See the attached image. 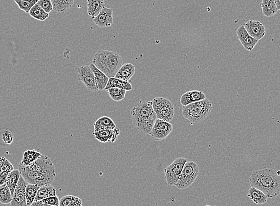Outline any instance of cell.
Returning a JSON list of instances; mask_svg holds the SVG:
<instances>
[{
	"label": "cell",
	"mask_w": 280,
	"mask_h": 206,
	"mask_svg": "<svg viewBox=\"0 0 280 206\" xmlns=\"http://www.w3.org/2000/svg\"><path fill=\"white\" fill-rule=\"evenodd\" d=\"M10 172H5L2 173L1 175H0V186L4 185V184L6 183L8 175H9Z\"/></svg>",
	"instance_id": "74e56055"
},
{
	"label": "cell",
	"mask_w": 280,
	"mask_h": 206,
	"mask_svg": "<svg viewBox=\"0 0 280 206\" xmlns=\"http://www.w3.org/2000/svg\"><path fill=\"white\" fill-rule=\"evenodd\" d=\"M43 205H44V206H51V205H44V204H43Z\"/></svg>",
	"instance_id": "b9f144b4"
},
{
	"label": "cell",
	"mask_w": 280,
	"mask_h": 206,
	"mask_svg": "<svg viewBox=\"0 0 280 206\" xmlns=\"http://www.w3.org/2000/svg\"><path fill=\"white\" fill-rule=\"evenodd\" d=\"M94 132L103 131V130L114 129L116 125L112 119L108 116H102L94 124Z\"/></svg>",
	"instance_id": "44dd1931"
},
{
	"label": "cell",
	"mask_w": 280,
	"mask_h": 206,
	"mask_svg": "<svg viewBox=\"0 0 280 206\" xmlns=\"http://www.w3.org/2000/svg\"><path fill=\"white\" fill-rule=\"evenodd\" d=\"M206 99V96L202 92L194 90L187 92L181 96L180 99V103L183 106L192 103L201 101V100Z\"/></svg>",
	"instance_id": "2e32d148"
},
{
	"label": "cell",
	"mask_w": 280,
	"mask_h": 206,
	"mask_svg": "<svg viewBox=\"0 0 280 206\" xmlns=\"http://www.w3.org/2000/svg\"><path fill=\"white\" fill-rule=\"evenodd\" d=\"M135 67L131 63H126L121 66L115 75V78L120 80L129 81L134 76Z\"/></svg>",
	"instance_id": "d6986e66"
},
{
	"label": "cell",
	"mask_w": 280,
	"mask_h": 206,
	"mask_svg": "<svg viewBox=\"0 0 280 206\" xmlns=\"http://www.w3.org/2000/svg\"></svg>",
	"instance_id": "7bdbcfd3"
},
{
	"label": "cell",
	"mask_w": 280,
	"mask_h": 206,
	"mask_svg": "<svg viewBox=\"0 0 280 206\" xmlns=\"http://www.w3.org/2000/svg\"><path fill=\"white\" fill-rule=\"evenodd\" d=\"M187 160L184 157H178L164 170L165 178L168 185L175 186L178 181Z\"/></svg>",
	"instance_id": "ba28073f"
},
{
	"label": "cell",
	"mask_w": 280,
	"mask_h": 206,
	"mask_svg": "<svg viewBox=\"0 0 280 206\" xmlns=\"http://www.w3.org/2000/svg\"><path fill=\"white\" fill-rule=\"evenodd\" d=\"M13 170H14V168H13L12 164L5 158L4 162H2L1 167H0V175L5 172H12Z\"/></svg>",
	"instance_id": "d590c367"
},
{
	"label": "cell",
	"mask_w": 280,
	"mask_h": 206,
	"mask_svg": "<svg viewBox=\"0 0 280 206\" xmlns=\"http://www.w3.org/2000/svg\"><path fill=\"white\" fill-rule=\"evenodd\" d=\"M111 99L116 102L122 101L126 97L127 91L124 89L111 88L107 90Z\"/></svg>",
	"instance_id": "1f68e13d"
},
{
	"label": "cell",
	"mask_w": 280,
	"mask_h": 206,
	"mask_svg": "<svg viewBox=\"0 0 280 206\" xmlns=\"http://www.w3.org/2000/svg\"><path fill=\"white\" fill-rule=\"evenodd\" d=\"M87 13L92 20L105 7V0H86Z\"/></svg>",
	"instance_id": "e0dca14e"
},
{
	"label": "cell",
	"mask_w": 280,
	"mask_h": 206,
	"mask_svg": "<svg viewBox=\"0 0 280 206\" xmlns=\"http://www.w3.org/2000/svg\"><path fill=\"white\" fill-rule=\"evenodd\" d=\"M244 26L248 34L258 41L263 39L266 34L265 26L259 21H249Z\"/></svg>",
	"instance_id": "7c38bea8"
},
{
	"label": "cell",
	"mask_w": 280,
	"mask_h": 206,
	"mask_svg": "<svg viewBox=\"0 0 280 206\" xmlns=\"http://www.w3.org/2000/svg\"><path fill=\"white\" fill-rule=\"evenodd\" d=\"M198 174H199V167L196 163L187 161L175 186L179 189L189 188L194 183Z\"/></svg>",
	"instance_id": "52a82bcc"
},
{
	"label": "cell",
	"mask_w": 280,
	"mask_h": 206,
	"mask_svg": "<svg viewBox=\"0 0 280 206\" xmlns=\"http://www.w3.org/2000/svg\"><path fill=\"white\" fill-rule=\"evenodd\" d=\"M39 1V0H14L19 8L26 13H29L31 8L37 4Z\"/></svg>",
	"instance_id": "d6a6232c"
},
{
	"label": "cell",
	"mask_w": 280,
	"mask_h": 206,
	"mask_svg": "<svg viewBox=\"0 0 280 206\" xmlns=\"http://www.w3.org/2000/svg\"><path fill=\"white\" fill-rule=\"evenodd\" d=\"M21 177V173L19 169L13 170L8 175L5 184L9 187L12 196L13 193H14L16 186L18 185Z\"/></svg>",
	"instance_id": "484cf974"
},
{
	"label": "cell",
	"mask_w": 280,
	"mask_h": 206,
	"mask_svg": "<svg viewBox=\"0 0 280 206\" xmlns=\"http://www.w3.org/2000/svg\"><path fill=\"white\" fill-rule=\"evenodd\" d=\"M247 196L256 205L266 204L268 199L262 191L252 186L247 192Z\"/></svg>",
	"instance_id": "ffe728a7"
},
{
	"label": "cell",
	"mask_w": 280,
	"mask_h": 206,
	"mask_svg": "<svg viewBox=\"0 0 280 206\" xmlns=\"http://www.w3.org/2000/svg\"><path fill=\"white\" fill-rule=\"evenodd\" d=\"M157 119L170 123L174 117V105L170 100L164 97H156L151 101Z\"/></svg>",
	"instance_id": "8992f818"
},
{
	"label": "cell",
	"mask_w": 280,
	"mask_h": 206,
	"mask_svg": "<svg viewBox=\"0 0 280 206\" xmlns=\"http://www.w3.org/2000/svg\"><path fill=\"white\" fill-rule=\"evenodd\" d=\"M57 196L56 189L53 185H47L41 186L38 191L35 202L40 201L48 197Z\"/></svg>",
	"instance_id": "d4e9b609"
},
{
	"label": "cell",
	"mask_w": 280,
	"mask_h": 206,
	"mask_svg": "<svg viewBox=\"0 0 280 206\" xmlns=\"http://www.w3.org/2000/svg\"><path fill=\"white\" fill-rule=\"evenodd\" d=\"M51 2L53 5V10L64 14L72 7L75 0H51Z\"/></svg>",
	"instance_id": "cb8c5ba5"
},
{
	"label": "cell",
	"mask_w": 280,
	"mask_h": 206,
	"mask_svg": "<svg viewBox=\"0 0 280 206\" xmlns=\"http://www.w3.org/2000/svg\"><path fill=\"white\" fill-rule=\"evenodd\" d=\"M0 137L2 142L8 145L11 144L14 139L12 132L8 129H5L3 132H0Z\"/></svg>",
	"instance_id": "836d02e7"
},
{
	"label": "cell",
	"mask_w": 280,
	"mask_h": 206,
	"mask_svg": "<svg viewBox=\"0 0 280 206\" xmlns=\"http://www.w3.org/2000/svg\"><path fill=\"white\" fill-rule=\"evenodd\" d=\"M213 104L207 99L183 106V115L193 124L205 120L211 113Z\"/></svg>",
	"instance_id": "5b68a950"
},
{
	"label": "cell",
	"mask_w": 280,
	"mask_h": 206,
	"mask_svg": "<svg viewBox=\"0 0 280 206\" xmlns=\"http://www.w3.org/2000/svg\"><path fill=\"white\" fill-rule=\"evenodd\" d=\"M42 202L43 203V204L44 205L59 206L60 200L59 197L56 196L43 199L42 200Z\"/></svg>",
	"instance_id": "8d00e7d4"
},
{
	"label": "cell",
	"mask_w": 280,
	"mask_h": 206,
	"mask_svg": "<svg viewBox=\"0 0 280 206\" xmlns=\"http://www.w3.org/2000/svg\"><path fill=\"white\" fill-rule=\"evenodd\" d=\"M12 195L6 184L0 186V203L8 205L12 202Z\"/></svg>",
	"instance_id": "4dcf8cb0"
},
{
	"label": "cell",
	"mask_w": 280,
	"mask_h": 206,
	"mask_svg": "<svg viewBox=\"0 0 280 206\" xmlns=\"http://www.w3.org/2000/svg\"><path fill=\"white\" fill-rule=\"evenodd\" d=\"M37 4L48 13H50L53 10V5L51 0H39Z\"/></svg>",
	"instance_id": "e575fe53"
},
{
	"label": "cell",
	"mask_w": 280,
	"mask_h": 206,
	"mask_svg": "<svg viewBox=\"0 0 280 206\" xmlns=\"http://www.w3.org/2000/svg\"><path fill=\"white\" fill-rule=\"evenodd\" d=\"M92 71L93 72L95 78H96L97 85L99 91L105 90L109 78L107 77L101 70L97 68L93 63L89 65Z\"/></svg>",
	"instance_id": "ac0fdd59"
},
{
	"label": "cell",
	"mask_w": 280,
	"mask_h": 206,
	"mask_svg": "<svg viewBox=\"0 0 280 206\" xmlns=\"http://www.w3.org/2000/svg\"><path fill=\"white\" fill-rule=\"evenodd\" d=\"M5 157H0V167H1L2 164V162H4V159H5Z\"/></svg>",
	"instance_id": "60d3db41"
},
{
	"label": "cell",
	"mask_w": 280,
	"mask_h": 206,
	"mask_svg": "<svg viewBox=\"0 0 280 206\" xmlns=\"http://www.w3.org/2000/svg\"><path fill=\"white\" fill-rule=\"evenodd\" d=\"M119 134H120V130L116 128L114 129L103 130V131L93 132L95 138L102 143H115Z\"/></svg>",
	"instance_id": "9a60e30c"
},
{
	"label": "cell",
	"mask_w": 280,
	"mask_h": 206,
	"mask_svg": "<svg viewBox=\"0 0 280 206\" xmlns=\"http://www.w3.org/2000/svg\"></svg>",
	"instance_id": "ee69618b"
},
{
	"label": "cell",
	"mask_w": 280,
	"mask_h": 206,
	"mask_svg": "<svg viewBox=\"0 0 280 206\" xmlns=\"http://www.w3.org/2000/svg\"><path fill=\"white\" fill-rule=\"evenodd\" d=\"M83 200L78 197L68 195L60 200L59 206H82Z\"/></svg>",
	"instance_id": "f1b7e54d"
},
{
	"label": "cell",
	"mask_w": 280,
	"mask_h": 206,
	"mask_svg": "<svg viewBox=\"0 0 280 206\" xmlns=\"http://www.w3.org/2000/svg\"><path fill=\"white\" fill-rule=\"evenodd\" d=\"M30 206H44V205H43L42 200H40V201L34 202Z\"/></svg>",
	"instance_id": "f35d334b"
},
{
	"label": "cell",
	"mask_w": 280,
	"mask_h": 206,
	"mask_svg": "<svg viewBox=\"0 0 280 206\" xmlns=\"http://www.w3.org/2000/svg\"><path fill=\"white\" fill-rule=\"evenodd\" d=\"M251 186L262 191L268 199L277 197L280 192V171L273 169L255 170L249 178Z\"/></svg>",
	"instance_id": "7a4b0ae2"
},
{
	"label": "cell",
	"mask_w": 280,
	"mask_h": 206,
	"mask_svg": "<svg viewBox=\"0 0 280 206\" xmlns=\"http://www.w3.org/2000/svg\"><path fill=\"white\" fill-rule=\"evenodd\" d=\"M78 80L82 82L88 90L93 92L99 91L94 73L89 66L84 65L78 68Z\"/></svg>",
	"instance_id": "30bf717a"
},
{
	"label": "cell",
	"mask_w": 280,
	"mask_h": 206,
	"mask_svg": "<svg viewBox=\"0 0 280 206\" xmlns=\"http://www.w3.org/2000/svg\"><path fill=\"white\" fill-rule=\"evenodd\" d=\"M172 130L173 126L170 123L157 119L149 135L154 141L159 142L169 136Z\"/></svg>",
	"instance_id": "9c48e42d"
},
{
	"label": "cell",
	"mask_w": 280,
	"mask_h": 206,
	"mask_svg": "<svg viewBox=\"0 0 280 206\" xmlns=\"http://www.w3.org/2000/svg\"><path fill=\"white\" fill-rule=\"evenodd\" d=\"M92 63L110 78L115 77L123 65V59L120 54L115 51L99 50L95 54Z\"/></svg>",
	"instance_id": "277c9868"
},
{
	"label": "cell",
	"mask_w": 280,
	"mask_h": 206,
	"mask_svg": "<svg viewBox=\"0 0 280 206\" xmlns=\"http://www.w3.org/2000/svg\"><path fill=\"white\" fill-rule=\"evenodd\" d=\"M94 22L100 28L110 27L113 25V10L110 8L105 7L96 17L92 19Z\"/></svg>",
	"instance_id": "4fadbf2b"
},
{
	"label": "cell",
	"mask_w": 280,
	"mask_h": 206,
	"mask_svg": "<svg viewBox=\"0 0 280 206\" xmlns=\"http://www.w3.org/2000/svg\"><path fill=\"white\" fill-rule=\"evenodd\" d=\"M133 124L138 131L149 134L157 119L151 102L140 103L130 111Z\"/></svg>",
	"instance_id": "3957f363"
},
{
	"label": "cell",
	"mask_w": 280,
	"mask_h": 206,
	"mask_svg": "<svg viewBox=\"0 0 280 206\" xmlns=\"http://www.w3.org/2000/svg\"><path fill=\"white\" fill-rule=\"evenodd\" d=\"M40 187L34 184H28L26 188V198L27 206H31L35 202L38 191Z\"/></svg>",
	"instance_id": "f546056e"
},
{
	"label": "cell",
	"mask_w": 280,
	"mask_h": 206,
	"mask_svg": "<svg viewBox=\"0 0 280 206\" xmlns=\"http://www.w3.org/2000/svg\"><path fill=\"white\" fill-rule=\"evenodd\" d=\"M237 35L241 45L246 50L249 51L254 49L258 42V40L254 39L248 34L244 25L240 26L237 29Z\"/></svg>",
	"instance_id": "5bb4252c"
},
{
	"label": "cell",
	"mask_w": 280,
	"mask_h": 206,
	"mask_svg": "<svg viewBox=\"0 0 280 206\" xmlns=\"http://www.w3.org/2000/svg\"><path fill=\"white\" fill-rule=\"evenodd\" d=\"M42 155V154L39 151L35 150H27L23 153L22 161L21 163L24 166H29V165L37 161Z\"/></svg>",
	"instance_id": "4316f807"
},
{
	"label": "cell",
	"mask_w": 280,
	"mask_h": 206,
	"mask_svg": "<svg viewBox=\"0 0 280 206\" xmlns=\"http://www.w3.org/2000/svg\"><path fill=\"white\" fill-rule=\"evenodd\" d=\"M111 88H116L124 89L127 91H131L132 86L129 81L120 80L115 77L110 78L105 90Z\"/></svg>",
	"instance_id": "7402d4cb"
},
{
	"label": "cell",
	"mask_w": 280,
	"mask_h": 206,
	"mask_svg": "<svg viewBox=\"0 0 280 206\" xmlns=\"http://www.w3.org/2000/svg\"><path fill=\"white\" fill-rule=\"evenodd\" d=\"M29 14L32 18L40 21H45L49 18V13L45 12L42 7L38 4H35L30 10Z\"/></svg>",
	"instance_id": "83f0119b"
},
{
	"label": "cell",
	"mask_w": 280,
	"mask_h": 206,
	"mask_svg": "<svg viewBox=\"0 0 280 206\" xmlns=\"http://www.w3.org/2000/svg\"><path fill=\"white\" fill-rule=\"evenodd\" d=\"M274 1H275L277 9L280 11V0H274Z\"/></svg>",
	"instance_id": "ab89813d"
},
{
	"label": "cell",
	"mask_w": 280,
	"mask_h": 206,
	"mask_svg": "<svg viewBox=\"0 0 280 206\" xmlns=\"http://www.w3.org/2000/svg\"><path fill=\"white\" fill-rule=\"evenodd\" d=\"M260 7L262 8L263 15L267 18L272 17L276 15L279 11L274 0H262Z\"/></svg>",
	"instance_id": "603a6c76"
},
{
	"label": "cell",
	"mask_w": 280,
	"mask_h": 206,
	"mask_svg": "<svg viewBox=\"0 0 280 206\" xmlns=\"http://www.w3.org/2000/svg\"><path fill=\"white\" fill-rule=\"evenodd\" d=\"M28 184V183L21 175L12 196V202L10 203L11 206H28L26 198V188Z\"/></svg>",
	"instance_id": "8fae6325"
},
{
	"label": "cell",
	"mask_w": 280,
	"mask_h": 206,
	"mask_svg": "<svg viewBox=\"0 0 280 206\" xmlns=\"http://www.w3.org/2000/svg\"><path fill=\"white\" fill-rule=\"evenodd\" d=\"M19 170L27 183L40 187L51 185L56 177L55 167L52 162L47 156L43 154L29 166H24L21 163Z\"/></svg>",
	"instance_id": "6da1fadb"
}]
</instances>
